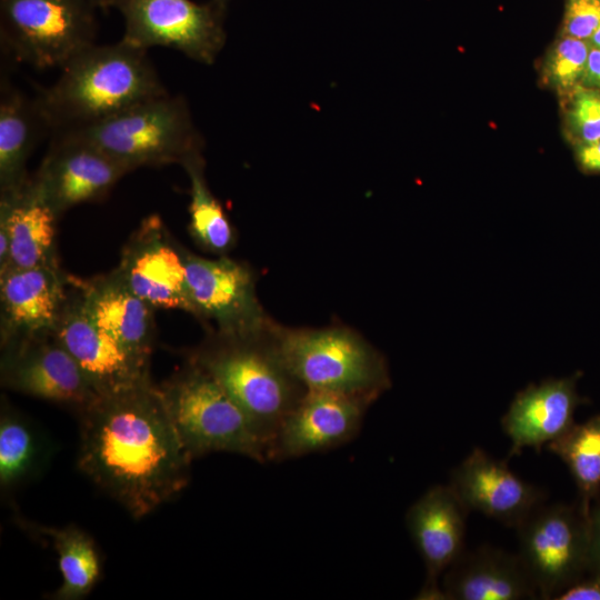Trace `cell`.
I'll return each instance as SVG.
<instances>
[{"mask_svg":"<svg viewBox=\"0 0 600 600\" xmlns=\"http://www.w3.org/2000/svg\"><path fill=\"white\" fill-rule=\"evenodd\" d=\"M78 416L79 469L134 519L187 487L192 459L158 386L99 398Z\"/></svg>","mask_w":600,"mask_h":600,"instance_id":"cell-1","label":"cell"},{"mask_svg":"<svg viewBox=\"0 0 600 600\" xmlns=\"http://www.w3.org/2000/svg\"><path fill=\"white\" fill-rule=\"evenodd\" d=\"M147 50L123 40L84 48L36 96L52 132L96 123L167 93Z\"/></svg>","mask_w":600,"mask_h":600,"instance_id":"cell-2","label":"cell"},{"mask_svg":"<svg viewBox=\"0 0 600 600\" xmlns=\"http://www.w3.org/2000/svg\"><path fill=\"white\" fill-rule=\"evenodd\" d=\"M276 323L251 336L207 333L201 344L186 356L223 387L268 451L279 426L307 391L277 350L272 337Z\"/></svg>","mask_w":600,"mask_h":600,"instance_id":"cell-3","label":"cell"},{"mask_svg":"<svg viewBox=\"0 0 600 600\" xmlns=\"http://www.w3.org/2000/svg\"><path fill=\"white\" fill-rule=\"evenodd\" d=\"M272 337L282 361L308 390L374 402L391 387L386 358L351 328H288L276 323Z\"/></svg>","mask_w":600,"mask_h":600,"instance_id":"cell-4","label":"cell"},{"mask_svg":"<svg viewBox=\"0 0 600 600\" xmlns=\"http://www.w3.org/2000/svg\"><path fill=\"white\" fill-rule=\"evenodd\" d=\"M169 417L191 459L213 452L268 462V450L240 407L203 367L183 366L158 386Z\"/></svg>","mask_w":600,"mask_h":600,"instance_id":"cell-5","label":"cell"},{"mask_svg":"<svg viewBox=\"0 0 600 600\" xmlns=\"http://www.w3.org/2000/svg\"><path fill=\"white\" fill-rule=\"evenodd\" d=\"M58 132L89 142L128 172L181 164L203 146L187 101L168 92L96 123Z\"/></svg>","mask_w":600,"mask_h":600,"instance_id":"cell-6","label":"cell"},{"mask_svg":"<svg viewBox=\"0 0 600 600\" xmlns=\"http://www.w3.org/2000/svg\"><path fill=\"white\" fill-rule=\"evenodd\" d=\"M94 11L84 0H0L1 47L37 69H61L94 43Z\"/></svg>","mask_w":600,"mask_h":600,"instance_id":"cell-7","label":"cell"},{"mask_svg":"<svg viewBox=\"0 0 600 600\" xmlns=\"http://www.w3.org/2000/svg\"><path fill=\"white\" fill-rule=\"evenodd\" d=\"M516 529L518 556L541 599H556L589 573L590 520L578 503H542Z\"/></svg>","mask_w":600,"mask_h":600,"instance_id":"cell-8","label":"cell"},{"mask_svg":"<svg viewBox=\"0 0 600 600\" xmlns=\"http://www.w3.org/2000/svg\"><path fill=\"white\" fill-rule=\"evenodd\" d=\"M124 20V42L148 50L168 47L202 63H212L226 42L227 8L210 0H114Z\"/></svg>","mask_w":600,"mask_h":600,"instance_id":"cell-9","label":"cell"},{"mask_svg":"<svg viewBox=\"0 0 600 600\" xmlns=\"http://www.w3.org/2000/svg\"><path fill=\"white\" fill-rule=\"evenodd\" d=\"M186 271L191 314L208 333L251 336L276 323L260 303L256 274L244 262L227 256L208 259L187 250Z\"/></svg>","mask_w":600,"mask_h":600,"instance_id":"cell-10","label":"cell"},{"mask_svg":"<svg viewBox=\"0 0 600 600\" xmlns=\"http://www.w3.org/2000/svg\"><path fill=\"white\" fill-rule=\"evenodd\" d=\"M186 252L162 219L151 214L129 237L114 270L154 310H182L191 314Z\"/></svg>","mask_w":600,"mask_h":600,"instance_id":"cell-11","label":"cell"},{"mask_svg":"<svg viewBox=\"0 0 600 600\" xmlns=\"http://www.w3.org/2000/svg\"><path fill=\"white\" fill-rule=\"evenodd\" d=\"M0 380L2 387L86 410L100 397L54 333L2 347Z\"/></svg>","mask_w":600,"mask_h":600,"instance_id":"cell-12","label":"cell"},{"mask_svg":"<svg viewBox=\"0 0 600 600\" xmlns=\"http://www.w3.org/2000/svg\"><path fill=\"white\" fill-rule=\"evenodd\" d=\"M54 334L100 398L152 382L150 359L134 353L99 329L84 313L71 281L69 299Z\"/></svg>","mask_w":600,"mask_h":600,"instance_id":"cell-13","label":"cell"},{"mask_svg":"<svg viewBox=\"0 0 600 600\" xmlns=\"http://www.w3.org/2000/svg\"><path fill=\"white\" fill-rule=\"evenodd\" d=\"M371 401L323 390H308L279 426L268 461L279 462L334 449L360 431Z\"/></svg>","mask_w":600,"mask_h":600,"instance_id":"cell-14","label":"cell"},{"mask_svg":"<svg viewBox=\"0 0 600 600\" xmlns=\"http://www.w3.org/2000/svg\"><path fill=\"white\" fill-rule=\"evenodd\" d=\"M70 293L59 263L0 272L1 348L54 333Z\"/></svg>","mask_w":600,"mask_h":600,"instance_id":"cell-15","label":"cell"},{"mask_svg":"<svg viewBox=\"0 0 600 600\" xmlns=\"http://www.w3.org/2000/svg\"><path fill=\"white\" fill-rule=\"evenodd\" d=\"M128 171L89 142L54 132L32 176L59 216L78 204L103 199Z\"/></svg>","mask_w":600,"mask_h":600,"instance_id":"cell-16","label":"cell"},{"mask_svg":"<svg viewBox=\"0 0 600 600\" xmlns=\"http://www.w3.org/2000/svg\"><path fill=\"white\" fill-rule=\"evenodd\" d=\"M449 486L469 511H478L506 527L517 528L537 507L546 492L524 481L494 459L474 448L450 474Z\"/></svg>","mask_w":600,"mask_h":600,"instance_id":"cell-17","label":"cell"},{"mask_svg":"<svg viewBox=\"0 0 600 600\" xmlns=\"http://www.w3.org/2000/svg\"><path fill=\"white\" fill-rule=\"evenodd\" d=\"M469 512L449 484L431 487L408 509L406 524L427 569L418 599H443L439 578L466 550Z\"/></svg>","mask_w":600,"mask_h":600,"instance_id":"cell-18","label":"cell"},{"mask_svg":"<svg viewBox=\"0 0 600 600\" xmlns=\"http://www.w3.org/2000/svg\"><path fill=\"white\" fill-rule=\"evenodd\" d=\"M581 372L562 379H548L530 384L517 393L501 419V427L511 440L509 458L524 448L540 453L543 446L557 440L573 424L578 406L588 399L577 392Z\"/></svg>","mask_w":600,"mask_h":600,"instance_id":"cell-19","label":"cell"},{"mask_svg":"<svg viewBox=\"0 0 600 600\" xmlns=\"http://www.w3.org/2000/svg\"><path fill=\"white\" fill-rule=\"evenodd\" d=\"M87 317L134 353L150 359L154 337V309L138 297L116 270L82 279L70 274Z\"/></svg>","mask_w":600,"mask_h":600,"instance_id":"cell-20","label":"cell"},{"mask_svg":"<svg viewBox=\"0 0 600 600\" xmlns=\"http://www.w3.org/2000/svg\"><path fill=\"white\" fill-rule=\"evenodd\" d=\"M448 600L536 599L538 590L518 553L483 544L464 550L443 573Z\"/></svg>","mask_w":600,"mask_h":600,"instance_id":"cell-21","label":"cell"},{"mask_svg":"<svg viewBox=\"0 0 600 600\" xmlns=\"http://www.w3.org/2000/svg\"><path fill=\"white\" fill-rule=\"evenodd\" d=\"M60 216L33 177L17 192L0 196V230L9 237L7 269L59 263L56 236Z\"/></svg>","mask_w":600,"mask_h":600,"instance_id":"cell-22","label":"cell"},{"mask_svg":"<svg viewBox=\"0 0 600 600\" xmlns=\"http://www.w3.org/2000/svg\"><path fill=\"white\" fill-rule=\"evenodd\" d=\"M1 79L0 196L17 192L27 183L28 159L42 133L49 130L36 98H28Z\"/></svg>","mask_w":600,"mask_h":600,"instance_id":"cell-23","label":"cell"},{"mask_svg":"<svg viewBox=\"0 0 600 600\" xmlns=\"http://www.w3.org/2000/svg\"><path fill=\"white\" fill-rule=\"evenodd\" d=\"M201 152L188 157L180 166L190 182L189 232L204 251L220 256L233 249L234 229L219 200L209 188Z\"/></svg>","mask_w":600,"mask_h":600,"instance_id":"cell-24","label":"cell"},{"mask_svg":"<svg viewBox=\"0 0 600 600\" xmlns=\"http://www.w3.org/2000/svg\"><path fill=\"white\" fill-rule=\"evenodd\" d=\"M33 527V532L50 539L58 553L62 583L51 598L56 600L84 598L96 586L101 572L100 558L92 538L76 526Z\"/></svg>","mask_w":600,"mask_h":600,"instance_id":"cell-25","label":"cell"},{"mask_svg":"<svg viewBox=\"0 0 600 600\" xmlns=\"http://www.w3.org/2000/svg\"><path fill=\"white\" fill-rule=\"evenodd\" d=\"M568 467L578 489V504L590 516L592 500L600 497V413L573 424L547 444Z\"/></svg>","mask_w":600,"mask_h":600,"instance_id":"cell-26","label":"cell"},{"mask_svg":"<svg viewBox=\"0 0 600 600\" xmlns=\"http://www.w3.org/2000/svg\"><path fill=\"white\" fill-rule=\"evenodd\" d=\"M48 457L47 444L19 412L2 404L0 414V486L12 489L37 474Z\"/></svg>","mask_w":600,"mask_h":600,"instance_id":"cell-27","label":"cell"},{"mask_svg":"<svg viewBox=\"0 0 600 600\" xmlns=\"http://www.w3.org/2000/svg\"><path fill=\"white\" fill-rule=\"evenodd\" d=\"M590 48L588 40L560 36L542 60V84L557 92L560 99L569 94L582 82Z\"/></svg>","mask_w":600,"mask_h":600,"instance_id":"cell-28","label":"cell"},{"mask_svg":"<svg viewBox=\"0 0 600 600\" xmlns=\"http://www.w3.org/2000/svg\"><path fill=\"white\" fill-rule=\"evenodd\" d=\"M563 131L573 146L600 139V91L578 86L561 98Z\"/></svg>","mask_w":600,"mask_h":600,"instance_id":"cell-29","label":"cell"},{"mask_svg":"<svg viewBox=\"0 0 600 600\" xmlns=\"http://www.w3.org/2000/svg\"><path fill=\"white\" fill-rule=\"evenodd\" d=\"M600 26V0H567L560 36L589 40Z\"/></svg>","mask_w":600,"mask_h":600,"instance_id":"cell-30","label":"cell"},{"mask_svg":"<svg viewBox=\"0 0 600 600\" xmlns=\"http://www.w3.org/2000/svg\"><path fill=\"white\" fill-rule=\"evenodd\" d=\"M557 600H600V574L589 573L560 594Z\"/></svg>","mask_w":600,"mask_h":600,"instance_id":"cell-31","label":"cell"},{"mask_svg":"<svg viewBox=\"0 0 600 600\" xmlns=\"http://www.w3.org/2000/svg\"><path fill=\"white\" fill-rule=\"evenodd\" d=\"M590 564L589 573L600 574V497L590 508Z\"/></svg>","mask_w":600,"mask_h":600,"instance_id":"cell-32","label":"cell"},{"mask_svg":"<svg viewBox=\"0 0 600 600\" xmlns=\"http://www.w3.org/2000/svg\"><path fill=\"white\" fill-rule=\"evenodd\" d=\"M579 168L586 173L600 174V139L573 146Z\"/></svg>","mask_w":600,"mask_h":600,"instance_id":"cell-33","label":"cell"},{"mask_svg":"<svg viewBox=\"0 0 600 600\" xmlns=\"http://www.w3.org/2000/svg\"><path fill=\"white\" fill-rule=\"evenodd\" d=\"M581 86L600 91V49L591 47Z\"/></svg>","mask_w":600,"mask_h":600,"instance_id":"cell-34","label":"cell"},{"mask_svg":"<svg viewBox=\"0 0 600 600\" xmlns=\"http://www.w3.org/2000/svg\"><path fill=\"white\" fill-rule=\"evenodd\" d=\"M87 1L92 8L107 10L109 8H113L114 0H84Z\"/></svg>","mask_w":600,"mask_h":600,"instance_id":"cell-35","label":"cell"},{"mask_svg":"<svg viewBox=\"0 0 600 600\" xmlns=\"http://www.w3.org/2000/svg\"><path fill=\"white\" fill-rule=\"evenodd\" d=\"M591 47L600 49V26L588 40Z\"/></svg>","mask_w":600,"mask_h":600,"instance_id":"cell-36","label":"cell"},{"mask_svg":"<svg viewBox=\"0 0 600 600\" xmlns=\"http://www.w3.org/2000/svg\"><path fill=\"white\" fill-rule=\"evenodd\" d=\"M214 1H216L217 3H219V4H221V6H223V7L227 8V4H228V2H229L230 0H214Z\"/></svg>","mask_w":600,"mask_h":600,"instance_id":"cell-37","label":"cell"}]
</instances>
